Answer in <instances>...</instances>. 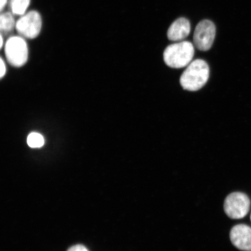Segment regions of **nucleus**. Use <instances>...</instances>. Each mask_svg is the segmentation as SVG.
Instances as JSON below:
<instances>
[{
	"instance_id": "16",
	"label": "nucleus",
	"mask_w": 251,
	"mask_h": 251,
	"mask_svg": "<svg viewBox=\"0 0 251 251\" xmlns=\"http://www.w3.org/2000/svg\"></svg>"
},
{
	"instance_id": "2",
	"label": "nucleus",
	"mask_w": 251,
	"mask_h": 251,
	"mask_svg": "<svg viewBox=\"0 0 251 251\" xmlns=\"http://www.w3.org/2000/svg\"><path fill=\"white\" fill-rule=\"evenodd\" d=\"M194 55V47L189 42L173 44L164 52L165 64L173 68H181L190 64Z\"/></svg>"
},
{
	"instance_id": "9",
	"label": "nucleus",
	"mask_w": 251,
	"mask_h": 251,
	"mask_svg": "<svg viewBox=\"0 0 251 251\" xmlns=\"http://www.w3.org/2000/svg\"><path fill=\"white\" fill-rule=\"evenodd\" d=\"M14 14L12 12H3L0 17V29L1 32L4 34L11 32L16 26V23L14 17Z\"/></svg>"
},
{
	"instance_id": "3",
	"label": "nucleus",
	"mask_w": 251,
	"mask_h": 251,
	"mask_svg": "<svg viewBox=\"0 0 251 251\" xmlns=\"http://www.w3.org/2000/svg\"><path fill=\"white\" fill-rule=\"evenodd\" d=\"M5 54L9 64L15 68L23 67L29 57V49L24 37L14 36L5 43Z\"/></svg>"
},
{
	"instance_id": "10",
	"label": "nucleus",
	"mask_w": 251,
	"mask_h": 251,
	"mask_svg": "<svg viewBox=\"0 0 251 251\" xmlns=\"http://www.w3.org/2000/svg\"><path fill=\"white\" fill-rule=\"evenodd\" d=\"M31 0H9V8L14 15L23 16L26 13Z\"/></svg>"
},
{
	"instance_id": "13",
	"label": "nucleus",
	"mask_w": 251,
	"mask_h": 251,
	"mask_svg": "<svg viewBox=\"0 0 251 251\" xmlns=\"http://www.w3.org/2000/svg\"><path fill=\"white\" fill-rule=\"evenodd\" d=\"M6 71H7V69H6V65L5 64V62L3 60L2 58H1V74H0V77L1 78L4 77L6 74Z\"/></svg>"
},
{
	"instance_id": "5",
	"label": "nucleus",
	"mask_w": 251,
	"mask_h": 251,
	"mask_svg": "<svg viewBox=\"0 0 251 251\" xmlns=\"http://www.w3.org/2000/svg\"><path fill=\"white\" fill-rule=\"evenodd\" d=\"M251 201L246 194L235 192L229 194L224 203L225 212L233 219L244 218L250 209Z\"/></svg>"
},
{
	"instance_id": "7",
	"label": "nucleus",
	"mask_w": 251,
	"mask_h": 251,
	"mask_svg": "<svg viewBox=\"0 0 251 251\" xmlns=\"http://www.w3.org/2000/svg\"><path fill=\"white\" fill-rule=\"evenodd\" d=\"M230 237L232 244L238 249L251 251V228L249 226H235L230 231Z\"/></svg>"
},
{
	"instance_id": "1",
	"label": "nucleus",
	"mask_w": 251,
	"mask_h": 251,
	"mask_svg": "<svg viewBox=\"0 0 251 251\" xmlns=\"http://www.w3.org/2000/svg\"><path fill=\"white\" fill-rule=\"evenodd\" d=\"M208 64L202 59H196L187 66L181 75V86L184 90L195 92L201 89L208 81L209 77Z\"/></svg>"
},
{
	"instance_id": "12",
	"label": "nucleus",
	"mask_w": 251,
	"mask_h": 251,
	"mask_svg": "<svg viewBox=\"0 0 251 251\" xmlns=\"http://www.w3.org/2000/svg\"><path fill=\"white\" fill-rule=\"evenodd\" d=\"M67 251H89L85 246L83 245L77 244L72 246Z\"/></svg>"
},
{
	"instance_id": "6",
	"label": "nucleus",
	"mask_w": 251,
	"mask_h": 251,
	"mask_svg": "<svg viewBox=\"0 0 251 251\" xmlns=\"http://www.w3.org/2000/svg\"><path fill=\"white\" fill-rule=\"evenodd\" d=\"M216 36V27L212 21L203 20L197 25L194 33V43L202 51L211 48Z\"/></svg>"
},
{
	"instance_id": "15",
	"label": "nucleus",
	"mask_w": 251,
	"mask_h": 251,
	"mask_svg": "<svg viewBox=\"0 0 251 251\" xmlns=\"http://www.w3.org/2000/svg\"><path fill=\"white\" fill-rule=\"evenodd\" d=\"M4 41H3V36L1 34V45H0V47H1V49L2 48V47H3V45H4Z\"/></svg>"
},
{
	"instance_id": "11",
	"label": "nucleus",
	"mask_w": 251,
	"mask_h": 251,
	"mask_svg": "<svg viewBox=\"0 0 251 251\" xmlns=\"http://www.w3.org/2000/svg\"><path fill=\"white\" fill-rule=\"evenodd\" d=\"M45 140L43 135L37 132H32L27 138V145L32 149H39L45 145Z\"/></svg>"
},
{
	"instance_id": "14",
	"label": "nucleus",
	"mask_w": 251,
	"mask_h": 251,
	"mask_svg": "<svg viewBox=\"0 0 251 251\" xmlns=\"http://www.w3.org/2000/svg\"><path fill=\"white\" fill-rule=\"evenodd\" d=\"M7 3L8 0H1V3H0V9H1V12L5 7L6 5L7 4Z\"/></svg>"
},
{
	"instance_id": "8",
	"label": "nucleus",
	"mask_w": 251,
	"mask_h": 251,
	"mask_svg": "<svg viewBox=\"0 0 251 251\" xmlns=\"http://www.w3.org/2000/svg\"><path fill=\"white\" fill-rule=\"evenodd\" d=\"M190 30L189 21L184 18H178L169 27L167 33L168 39L174 42L184 40L189 35Z\"/></svg>"
},
{
	"instance_id": "4",
	"label": "nucleus",
	"mask_w": 251,
	"mask_h": 251,
	"mask_svg": "<svg viewBox=\"0 0 251 251\" xmlns=\"http://www.w3.org/2000/svg\"><path fill=\"white\" fill-rule=\"evenodd\" d=\"M42 25V18L39 12L30 11L21 16L16 23L15 29L25 39H34L39 36Z\"/></svg>"
}]
</instances>
